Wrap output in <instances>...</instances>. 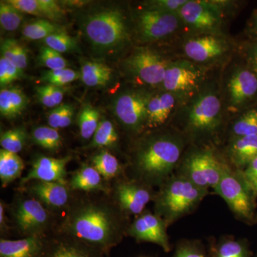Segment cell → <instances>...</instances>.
Listing matches in <instances>:
<instances>
[{
    "mask_svg": "<svg viewBox=\"0 0 257 257\" xmlns=\"http://www.w3.org/2000/svg\"><path fill=\"white\" fill-rule=\"evenodd\" d=\"M126 216L114 200L81 198L69 204L59 234L108 254L126 235L130 225Z\"/></svg>",
    "mask_w": 257,
    "mask_h": 257,
    "instance_id": "obj_1",
    "label": "cell"
},
{
    "mask_svg": "<svg viewBox=\"0 0 257 257\" xmlns=\"http://www.w3.org/2000/svg\"><path fill=\"white\" fill-rule=\"evenodd\" d=\"M188 141L175 128L147 134L137 143L132 158L134 179L160 187L175 171Z\"/></svg>",
    "mask_w": 257,
    "mask_h": 257,
    "instance_id": "obj_2",
    "label": "cell"
},
{
    "mask_svg": "<svg viewBox=\"0 0 257 257\" xmlns=\"http://www.w3.org/2000/svg\"><path fill=\"white\" fill-rule=\"evenodd\" d=\"M222 92L214 82H206L194 95L179 106L174 128L185 137L189 145H212L224 130L226 121Z\"/></svg>",
    "mask_w": 257,
    "mask_h": 257,
    "instance_id": "obj_3",
    "label": "cell"
},
{
    "mask_svg": "<svg viewBox=\"0 0 257 257\" xmlns=\"http://www.w3.org/2000/svg\"><path fill=\"white\" fill-rule=\"evenodd\" d=\"M188 179L175 174L160 187L155 194V213L168 226L197 209L209 194Z\"/></svg>",
    "mask_w": 257,
    "mask_h": 257,
    "instance_id": "obj_4",
    "label": "cell"
},
{
    "mask_svg": "<svg viewBox=\"0 0 257 257\" xmlns=\"http://www.w3.org/2000/svg\"><path fill=\"white\" fill-rule=\"evenodd\" d=\"M84 35L99 52H115L130 42V30L126 15L117 8H106L88 13L82 19Z\"/></svg>",
    "mask_w": 257,
    "mask_h": 257,
    "instance_id": "obj_5",
    "label": "cell"
},
{
    "mask_svg": "<svg viewBox=\"0 0 257 257\" xmlns=\"http://www.w3.org/2000/svg\"><path fill=\"white\" fill-rule=\"evenodd\" d=\"M228 164L225 157L212 145H189L175 173L209 190L219 184Z\"/></svg>",
    "mask_w": 257,
    "mask_h": 257,
    "instance_id": "obj_6",
    "label": "cell"
},
{
    "mask_svg": "<svg viewBox=\"0 0 257 257\" xmlns=\"http://www.w3.org/2000/svg\"><path fill=\"white\" fill-rule=\"evenodd\" d=\"M233 3L222 0H188L177 13L189 35H224L225 18L232 9Z\"/></svg>",
    "mask_w": 257,
    "mask_h": 257,
    "instance_id": "obj_7",
    "label": "cell"
},
{
    "mask_svg": "<svg viewBox=\"0 0 257 257\" xmlns=\"http://www.w3.org/2000/svg\"><path fill=\"white\" fill-rule=\"evenodd\" d=\"M214 191L224 199L237 219L247 223L253 221L256 197L241 170L228 164Z\"/></svg>",
    "mask_w": 257,
    "mask_h": 257,
    "instance_id": "obj_8",
    "label": "cell"
},
{
    "mask_svg": "<svg viewBox=\"0 0 257 257\" xmlns=\"http://www.w3.org/2000/svg\"><path fill=\"white\" fill-rule=\"evenodd\" d=\"M223 99L226 111L239 114L257 103V76L245 64L230 71L225 80Z\"/></svg>",
    "mask_w": 257,
    "mask_h": 257,
    "instance_id": "obj_9",
    "label": "cell"
},
{
    "mask_svg": "<svg viewBox=\"0 0 257 257\" xmlns=\"http://www.w3.org/2000/svg\"><path fill=\"white\" fill-rule=\"evenodd\" d=\"M207 70L185 58L170 60L161 89L186 101L207 82Z\"/></svg>",
    "mask_w": 257,
    "mask_h": 257,
    "instance_id": "obj_10",
    "label": "cell"
},
{
    "mask_svg": "<svg viewBox=\"0 0 257 257\" xmlns=\"http://www.w3.org/2000/svg\"><path fill=\"white\" fill-rule=\"evenodd\" d=\"M182 45L184 58L207 68L226 60L232 45L225 35H189Z\"/></svg>",
    "mask_w": 257,
    "mask_h": 257,
    "instance_id": "obj_11",
    "label": "cell"
},
{
    "mask_svg": "<svg viewBox=\"0 0 257 257\" xmlns=\"http://www.w3.org/2000/svg\"><path fill=\"white\" fill-rule=\"evenodd\" d=\"M11 214L15 229L25 237L46 236L54 223L52 211L32 196L17 199Z\"/></svg>",
    "mask_w": 257,
    "mask_h": 257,
    "instance_id": "obj_12",
    "label": "cell"
},
{
    "mask_svg": "<svg viewBox=\"0 0 257 257\" xmlns=\"http://www.w3.org/2000/svg\"><path fill=\"white\" fill-rule=\"evenodd\" d=\"M170 62L156 51L138 47L125 59L124 67L128 76L140 84L161 87Z\"/></svg>",
    "mask_w": 257,
    "mask_h": 257,
    "instance_id": "obj_13",
    "label": "cell"
},
{
    "mask_svg": "<svg viewBox=\"0 0 257 257\" xmlns=\"http://www.w3.org/2000/svg\"><path fill=\"white\" fill-rule=\"evenodd\" d=\"M154 93L141 88L128 89L115 99L114 114L130 133L138 135L146 130L147 106Z\"/></svg>",
    "mask_w": 257,
    "mask_h": 257,
    "instance_id": "obj_14",
    "label": "cell"
},
{
    "mask_svg": "<svg viewBox=\"0 0 257 257\" xmlns=\"http://www.w3.org/2000/svg\"><path fill=\"white\" fill-rule=\"evenodd\" d=\"M182 28L178 13L143 9L135 19V32L138 40L143 43L169 38Z\"/></svg>",
    "mask_w": 257,
    "mask_h": 257,
    "instance_id": "obj_15",
    "label": "cell"
},
{
    "mask_svg": "<svg viewBox=\"0 0 257 257\" xmlns=\"http://www.w3.org/2000/svg\"><path fill=\"white\" fill-rule=\"evenodd\" d=\"M155 197L153 187L135 179L116 182L113 190V200L126 215H140Z\"/></svg>",
    "mask_w": 257,
    "mask_h": 257,
    "instance_id": "obj_16",
    "label": "cell"
},
{
    "mask_svg": "<svg viewBox=\"0 0 257 257\" xmlns=\"http://www.w3.org/2000/svg\"><path fill=\"white\" fill-rule=\"evenodd\" d=\"M168 226L167 222L155 213L144 211L128 225L126 235L138 242L155 243L165 252H170L172 246L167 233Z\"/></svg>",
    "mask_w": 257,
    "mask_h": 257,
    "instance_id": "obj_17",
    "label": "cell"
},
{
    "mask_svg": "<svg viewBox=\"0 0 257 257\" xmlns=\"http://www.w3.org/2000/svg\"><path fill=\"white\" fill-rule=\"evenodd\" d=\"M184 100L172 93L161 89L154 93L147 106V128H157L168 122Z\"/></svg>",
    "mask_w": 257,
    "mask_h": 257,
    "instance_id": "obj_18",
    "label": "cell"
},
{
    "mask_svg": "<svg viewBox=\"0 0 257 257\" xmlns=\"http://www.w3.org/2000/svg\"><path fill=\"white\" fill-rule=\"evenodd\" d=\"M72 160L70 156L62 158L41 156L37 157L32 162V168L22 183L30 182H62L66 183L67 166Z\"/></svg>",
    "mask_w": 257,
    "mask_h": 257,
    "instance_id": "obj_19",
    "label": "cell"
},
{
    "mask_svg": "<svg viewBox=\"0 0 257 257\" xmlns=\"http://www.w3.org/2000/svg\"><path fill=\"white\" fill-rule=\"evenodd\" d=\"M69 186L62 182L35 181L30 184L28 193L50 210L67 209L70 202Z\"/></svg>",
    "mask_w": 257,
    "mask_h": 257,
    "instance_id": "obj_20",
    "label": "cell"
},
{
    "mask_svg": "<svg viewBox=\"0 0 257 257\" xmlns=\"http://www.w3.org/2000/svg\"><path fill=\"white\" fill-rule=\"evenodd\" d=\"M104 255L80 241L59 234L47 239L42 257H103Z\"/></svg>",
    "mask_w": 257,
    "mask_h": 257,
    "instance_id": "obj_21",
    "label": "cell"
},
{
    "mask_svg": "<svg viewBox=\"0 0 257 257\" xmlns=\"http://www.w3.org/2000/svg\"><path fill=\"white\" fill-rule=\"evenodd\" d=\"M47 236H27L18 240L0 239V257H42Z\"/></svg>",
    "mask_w": 257,
    "mask_h": 257,
    "instance_id": "obj_22",
    "label": "cell"
},
{
    "mask_svg": "<svg viewBox=\"0 0 257 257\" xmlns=\"http://www.w3.org/2000/svg\"><path fill=\"white\" fill-rule=\"evenodd\" d=\"M257 157V135L229 140L226 158L233 168L243 170Z\"/></svg>",
    "mask_w": 257,
    "mask_h": 257,
    "instance_id": "obj_23",
    "label": "cell"
},
{
    "mask_svg": "<svg viewBox=\"0 0 257 257\" xmlns=\"http://www.w3.org/2000/svg\"><path fill=\"white\" fill-rule=\"evenodd\" d=\"M8 3L23 13L45 18L53 23L61 21L65 15L60 5L53 0H10Z\"/></svg>",
    "mask_w": 257,
    "mask_h": 257,
    "instance_id": "obj_24",
    "label": "cell"
},
{
    "mask_svg": "<svg viewBox=\"0 0 257 257\" xmlns=\"http://www.w3.org/2000/svg\"><path fill=\"white\" fill-rule=\"evenodd\" d=\"M104 179L92 165H83L74 172L68 186L72 190L107 192Z\"/></svg>",
    "mask_w": 257,
    "mask_h": 257,
    "instance_id": "obj_25",
    "label": "cell"
},
{
    "mask_svg": "<svg viewBox=\"0 0 257 257\" xmlns=\"http://www.w3.org/2000/svg\"><path fill=\"white\" fill-rule=\"evenodd\" d=\"M209 257H250L247 243L234 236H224L217 241L211 243L209 251Z\"/></svg>",
    "mask_w": 257,
    "mask_h": 257,
    "instance_id": "obj_26",
    "label": "cell"
},
{
    "mask_svg": "<svg viewBox=\"0 0 257 257\" xmlns=\"http://www.w3.org/2000/svg\"><path fill=\"white\" fill-rule=\"evenodd\" d=\"M28 104V99L21 89H2L0 92V113L4 117L13 119L21 114Z\"/></svg>",
    "mask_w": 257,
    "mask_h": 257,
    "instance_id": "obj_27",
    "label": "cell"
},
{
    "mask_svg": "<svg viewBox=\"0 0 257 257\" xmlns=\"http://www.w3.org/2000/svg\"><path fill=\"white\" fill-rule=\"evenodd\" d=\"M24 168L25 164L23 159L18 154L3 149L0 150V179L3 187H6L20 178Z\"/></svg>",
    "mask_w": 257,
    "mask_h": 257,
    "instance_id": "obj_28",
    "label": "cell"
},
{
    "mask_svg": "<svg viewBox=\"0 0 257 257\" xmlns=\"http://www.w3.org/2000/svg\"><path fill=\"white\" fill-rule=\"evenodd\" d=\"M112 69L99 62H85L81 67V78L88 87L105 86L110 81Z\"/></svg>",
    "mask_w": 257,
    "mask_h": 257,
    "instance_id": "obj_29",
    "label": "cell"
},
{
    "mask_svg": "<svg viewBox=\"0 0 257 257\" xmlns=\"http://www.w3.org/2000/svg\"><path fill=\"white\" fill-rule=\"evenodd\" d=\"M229 132V140L257 135V108H250L238 114Z\"/></svg>",
    "mask_w": 257,
    "mask_h": 257,
    "instance_id": "obj_30",
    "label": "cell"
},
{
    "mask_svg": "<svg viewBox=\"0 0 257 257\" xmlns=\"http://www.w3.org/2000/svg\"><path fill=\"white\" fill-rule=\"evenodd\" d=\"M92 165L106 180L116 178L121 173L119 161L106 150H102L92 157Z\"/></svg>",
    "mask_w": 257,
    "mask_h": 257,
    "instance_id": "obj_31",
    "label": "cell"
},
{
    "mask_svg": "<svg viewBox=\"0 0 257 257\" xmlns=\"http://www.w3.org/2000/svg\"><path fill=\"white\" fill-rule=\"evenodd\" d=\"M64 32L63 28L50 20L42 19L24 27L23 35L30 40H45L47 37Z\"/></svg>",
    "mask_w": 257,
    "mask_h": 257,
    "instance_id": "obj_32",
    "label": "cell"
},
{
    "mask_svg": "<svg viewBox=\"0 0 257 257\" xmlns=\"http://www.w3.org/2000/svg\"><path fill=\"white\" fill-rule=\"evenodd\" d=\"M100 114L92 106H83L78 115V126L81 137L84 140L92 138L99 126Z\"/></svg>",
    "mask_w": 257,
    "mask_h": 257,
    "instance_id": "obj_33",
    "label": "cell"
},
{
    "mask_svg": "<svg viewBox=\"0 0 257 257\" xmlns=\"http://www.w3.org/2000/svg\"><path fill=\"white\" fill-rule=\"evenodd\" d=\"M32 138L34 143L46 150L54 151L62 146L60 134L57 130L50 126H40L34 128Z\"/></svg>",
    "mask_w": 257,
    "mask_h": 257,
    "instance_id": "obj_34",
    "label": "cell"
},
{
    "mask_svg": "<svg viewBox=\"0 0 257 257\" xmlns=\"http://www.w3.org/2000/svg\"><path fill=\"white\" fill-rule=\"evenodd\" d=\"M1 56L23 70L28 67L27 51L16 40L8 39L2 42Z\"/></svg>",
    "mask_w": 257,
    "mask_h": 257,
    "instance_id": "obj_35",
    "label": "cell"
},
{
    "mask_svg": "<svg viewBox=\"0 0 257 257\" xmlns=\"http://www.w3.org/2000/svg\"><path fill=\"white\" fill-rule=\"evenodd\" d=\"M118 134L116 133L114 124L107 119H102L99 122L97 130L93 136L89 148L96 147H107L114 146L117 143Z\"/></svg>",
    "mask_w": 257,
    "mask_h": 257,
    "instance_id": "obj_36",
    "label": "cell"
},
{
    "mask_svg": "<svg viewBox=\"0 0 257 257\" xmlns=\"http://www.w3.org/2000/svg\"><path fill=\"white\" fill-rule=\"evenodd\" d=\"M24 20V13L6 2L0 4V24L8 32L18 30Z\"/></svg>",
    "mask_w": 257,
    "mask_h": 257,
    "instance_id": "obj_37",
    "label": "cell"
},
{
    "mask_svg": "<svg viewBox=\"0 0 257 257\" xmlns=\"http://www.w3.org/2000/svg\"><path fill=\"white\" fill-rule=\"evenodd\" d=\"M27 134L23 128H12L1 133L0 145L3 150L18 154L23 150Z\"/></svg>",
    "mask_w": 257,
    "mask_h": 257,
    "instance_id": "obj_38",
    "label": "cell"
},
{
    "mask_svg": "<svg viewBox=\"0 0 257 257\" xmlns=\"http://www.w3.org/2000/svg\"><path fill=\"white\" fill-rule=\"evenodd\" d=\"M36 92L38 100L46 107L55 108L62 104L64 94L62 87L47 84L36 87Z\"/></svg>",
    "mask_w": 257,
    "mask_h": 257,
    "instance_id": "obj_39",
    "label": "cell"
},
{
    "mask_svg": "<svg viewBox=\"0 0 257 257\" xmlns=\"http://www.w3.org/2000/svg\"><path fill=\"white\" fill-rule=\"evenodd\" d=\"M44 45L59 53L73 52L78 49L77 42L65 32H58L43 40Z\"/></svg>",
    "mask_w": 257,
    "mask_h": 257,
    "instance_id": "obj_40",
    "label": "cell"
},
{
    "mask_svg": "<svg viewBox=\"0 0 257 257\" xmlns=\"http://www.w3.org/2000/svg\"><path fill=\"white\" fill-rule=\"evenodd\" d=\"M74 114V108L72 104H62L52 109L48 115V124L56 130L65 128L72 124Z\"/></svg>",
    "mask_w": 257,
    "mask_h": 257,
    "instance_id": "obj_41",
    "label": "cell"
},
{
    "mask_svg": "<svg viewBox=\"0 0 257 257\" xmlns=\"http://www.w3.org/2000/svg\"><path fill=\"white\" fill-rule=\"evenodd\" d=\"M81 77V74L73 69L65 68L57 70H47L42 74L41 79L48 84L62 87Z\"/></svg>",
    "mask_w": 257,
    "mask_h": 257,
    "instance_id": "obj_42",
    "label": "cell"
},
{
    "mask_svg": "<svg viewBox=\"0 0 257 257\" xmlns=\"http://www.w3.org/2000/svg\"><path fill=\"white\" fill-rule=\"evenodd\" d=\"M172 257H209V255L199 240H182L177 243Z\"/></svg>",
    "mask_w": 257,
    "mask_h": 257,
    "instance_id": "obj_43",
    "label": "cell"
},
{
    "mask_svg": "<svg viewBox=\"0 0 257 257\" xmlns=\"http://www.w3.org/2000/svg\"><path fill=\"white\" fill-rule=\"evenodd\" d=\"M38 61L39 63L48 68L49 70L65 69L68 66V62L60 53L45 45L40 48Z\"/></svg>",
    "mask_w": 257,
    "mask_h": 257,
    "instance_id": "obj_44",
    "label": "cell"
},
{
    "mask_svg": "<svg viewBox=\"0 0 257 257\" xmlns=\"http://www.w3.org/2000/svg\"><path fill=\"white\" fill-rule=\"evenodd\" d=\"M24 77L23 69L19 68L14 64L4 57L0 58V85L5 87L10 83Z\"/></svg>",
    "mask_w": 257,
    "mask_h": 257,
    "instance_id": "obj_45",
    "label": "cell"
},
{
    "mask_svg": "<svg viewBox=\"0 0 257 257\" xmlns=\"http://www.w3.org/2000/svg\"><path fill=\"white\" fill-rule=\"evenodd\" d=\"M188 0H150L143 3V9L177 13Z\"/></svg>",
    "mask_w": 257,
    "mask_h": 257,
    "instance_id": "obj_46",
    "label": "cell"
},
{
    "mask_svg": "<svg viewBox=\"0 0 257 257\" xmlns=\"http://www.w3.org/2000/svg\"><path fill=\"white\" fill-rule=\"evenodd\" d=\"M244 64L257 76V40H249L242 48Z\"/></svg>",
    "mask_w": 257,
    "mask_h": 257,
    "instance_id": "obj_47",
    "label": "cell"
},
{
    "mask_svg": "<svg viewBox=\"0 0 257 257\" xmlns=\"http://www.w3.org/2000/svg\"><path fill=\"white\" fill-rule=\"evenodd\" d=\"M242 172L243 177L247 182L253 195L257 197V157L248 164Z\"/></svg>",
    "mask_w": 257,
    "mask_h": 257,
    "instance_id": "obj_48",
    "label": "cell"
},
{
    "mask_svg": "<svg viewBox=\"0 0 257 257\" xmlns=\"http://www.w3.org/2000/svg\"><path fill=\"white\" fill-rule=\"evenodd\" d=\"M246 30L249 40H257V8L253 10L251 18L248 20Z\"/></svg>",
    "mask_w": 257,
    "mask_h": 257,
    "instance_id": "obj_49",
    "label": "cell"
},
{
    "mask_svg": "<svg viewBox=\"0 0 257 257\" xmlns=\"http://www.w3.org/2000/svg\"><path fill=\"white\" fill-rule=\"evenodd\" d=\"M0 228H1L2 233L6 232L8 230V226L5 219V204L2 201L0 204Z\"/></svg>",
    "mask_w": 257,
    "mask_h": 257,
    "instance_id": "obj_50",
    "label": "cell"
}]
</instances>
